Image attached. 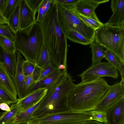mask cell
<instances>
[{
	"mask_svg": "<svg viewBox=\"0 0 124 124\" xmlns=\"http://www.w3.org/2000/svg\"><path fill=\"white\" fill-rule=\"evenodd\" d=\"M39 23L44 44L49 54L52 64L58 69L67 71V38L58 20L56 3L54 1Z\"/></svg>",
	"mask_w": 124,
	"mask_h": 124,
	"instance_id": "cell-1",
	"label": "cell"
},
{
	"mask_svg": "<svg viewBox=\"0 0 124 124\" xmlns=\"http://www.w3.org/2000/svg\"><path fill=\"white\" fill-rule=\"evenodd\" d=\"M110 86L102 78L91 81L81 82L75 84L69 97L70 109L78 112L95 110Z\"/></svg>",
	"mask_w": 124,
	"mask_h": 124,
	"instance_id": "cell-2",
	"label": "cell"
},
{
	"mask_svg": "<svg viewBox=\"0 0 124 124\" xmlns=\"http://www.w3.org/2000/svg\"><path fill=\"white\" fill-rule=\"evenodd\" d=\"M75 81L69 73H66L58 83L48 90L32 113V118H39L48 114L70 109L69 97L75 85L74 83Z\"/></svg>",
	"mask_w": 124,
	"mask_h": 124,
	"instance_id": "cell-3",
	"label": "cell"
},
{
	"mask_svg": "<svg viewBox=\"0 0 124 124\" xmlns=\"http://www.w3.org/2000/svg\"><path fill=\"white\" fill-rule=\"evenodd\" d=\"M16 51L20 52L26 60L36 63L44 45L42 29L36 23L26 29L18 30L14 34Z\"/></svg>",
	"mask_w": 124,
	"mask_h": 124,
	"instance_id": "cell-4",
	"label": "cell"
},
{
	"mask_svg": "<svg viewBox=\"0 0 124 124\" xmlns=\"http://www.w3.org/2000/svg\"><path fill=\"white\" fill-rule=\"evenodd\" d=\"M94 41L113 52L124 64V25L103 24L95 30Z\"/></svg>",
	"mask_w": 124,
	"mask_h": 124,
	"instance_id": "cell-5",
	"label": "cell"
},
{
	"mask_svg": "<svg viewBox=\"0 0 124 124\" xmlns=\"http://www.w3.org/2000/svg\"><path fill=\"white\" fill-rule=\"evenodd\" d=\"M57 4L58 20L65 34L70 31H74L83 35L91 43L94 41L95 30L86 25L72 9Z\"/></svg>",
	"mask_w": 124,
	"mask_h": 124,
	"instance_id": "cell-6",
	"label": "cell"
},
{
	"mask_svg": "<svg viewBox=\"0 0 124 124\" xmlns=\"http://www.w3.org/2000/svg\"><path fill=\"white\" fill-rule=\"evenodd\" d=\"M95 120L91 111L81 112L70 109L48 114L39 118H31L28 124H72Z\"/></svg>",
	"mask_w": 124,
	"mask_h": 124,
	"instance_id": "cell-7",
	"label": "cell"
},
{
	"mask_svg": "<svg viewBox=\"0 0 124 124\" xmlns=\"http://www.w3.org/2000/svg\"><path fill=\"white\" fill-rule=\"evenodd\" d=\"M78 76L81 82L93 81L102 77H110L117 79L119 76L117 70L107 62H100L93 65Z\"/></svg>",
	"mask_w": 124,
	"mask_h": 124,
	"instance_id": "cell-8",
	"label": "cell"
},
{
	"mask_svg": "<svg viewBox=\"0 0 124 124\" xmlns=\"http://www.w3.org/2000/svg\"><path fill=\"white\" fill-rule=\"evenodd\" d=\"M105 112L106 124H124V95L111 104Z\"/></svg>",
	"mask_w": 124,
	"mask_h": 124,
	"instance_id": "cell-9",
	"label": "cell"
},
{
	"mask_svg": "<svg viewBox=\"0 0 124 124\" xmlns=\"http://www.w3.org/2000/svg\"><path fill=\"white\" fill-rule=\"evenodd\" d=\"M124 95V82L122 81L110 85L108 90L96 110L104 112L111 104Z\"/></svg>",
	"mask_w": 124,
	"mask_h": 124,
	"instance_id": "cell-10",
	"label": "cell"
},
{
	"mask_svg": "<svg viewBox=\"0 0 124 124\" xmlns=\"http://www.w3.org/2000/svg\"><path fill=\"white\" fill-rule=\"evenodd\" d=\"M17 63L13 81L15 85L18 99H21L27 94L24 83L23 64L24 60L21 53L16 51Z\"/></svg>",
	"mask_w": 124,
	"mask_h": 124,
	"instance_id": "cell-11",
	"label": "cell"
},
{
	"mask_svg": "<svg viewBox=\"0 0 124 124\" xmlns=\"http://www.w3.org/2000/svg\"><path fill=\"white\" fill-rule=\"evenodd\" d=\"M67 71L58 69L54 73L36 82H34L28 90L27 94L41 88L50 89L61 80Z\"/></svg>",
	"mask_w": 124,
	"mask_h": 124,
	"instance_id": "cell-12",
	"label": "cell"
},
{
	"mask_svg": "<svg viewBox=\"0 0 124 124\" xmlns=\"http://www.w3.org/2000/svg\"><path fill=\"white\" fill-rule=\"evenodd\" d=\"M35 14L28 5L26 0H20L18 30L27 28L36 23Z\"/></svg>",
	"mask_w": 124,
	"mask_h": 124,
	"instance_id": "cell-13",
	"label": "cell"
},
{
	"mask_svg": "<svg viewBox=\"0 0 124 124\" xmlns=\"http://www.w3.org/2000/svg\"><path fill=\"white\" fill-rule=\"evenodd\" d=\"M47 91L48 90L46 88L39 89L27 94L21 99H18L16 103L22 112L42 100Z\"/></svg>",
	"mask_w": 124,
	"mask_h": 124,
	"instance_id": "cell-14",
	"label": "cell"
},
{
	"mask_svg": "<svg viewBox=\"0 0 124 124\" xmlns=\"http://www.w3.org/2000/svg\"><path fill=\"white\" fill-rule=\"evenodd\" d=\"M100 4L94 0H79L71 8L83 16L100 21L95 12V9Z\"/></svg>",
	"mask_w": 124,
	"mask_h": 124,
	"instance_id": "cell-15",
	"label": "cell"
},
{
	"mask_svg": "<svg viewBox=\"0 0 124 124\" xmlns=\"http://www.w3.org/2000/svg\"><path fill=\"white\" fill-rule=\"evenodd\" d=\"M110 7L113 14L106 23L113 26L124 25V0H112Z\"/></svg>",
	"mask_w": 124,
	"mask_h": 124,
	"instance_id": "cell-16",
	"label": "cell"
},
{
	"mask_svg": "<svg viewBox=\"0 0 124 124\" xmlns=\"http://www.w3.org/2000/svg\"><path fill=\"white\" fill-rule=\"evenodd\" d=\"M0 62L13 80L17 63L16 51L13 54L8 53L0 45Z\"/></svg>",
	"mask_w": 124,
	"mask_h": 124,
	"instance_id": "cell-17",
	"label": "cell"
},
{
	"mask_svg": "<svg viewBox=\"0 0 124 124\" xmlns=\"http://www.w3.org/2000/svg\"><path fill=\"white\" fill-rule=\"evenodd\" d=\"M0 88L17 99L16 90L14 81L0 62Z\"/></svg>",
	"mask_w": 124,
	"mask_h": 124,
	"instance_id": "cell-18",
	"label": "cell"
},
{
	"mask_svg": "<svg viewBox=\"0 0 124 124\" xmlns=\"http://www.w3.org/2000/svg\"><path fill=\"white\" fill-rule=\"evenodd\" d=\"M10 110L5 111L0 117V124H10L13 123L15 118L22 112L16 103L13 104L10 107Z\"/></svg>",
	"mask_w": 124,
	"mask_h": 124,
	"instance_id": "cell-19",
	"label": "cell"
},
{
	"mask_svg": "<svg viewBox=\"0 0 124 124\" xmlns=\"http://www.w3.org/2000/svg\"><path fill=\"white\" fill-rule=\"evenodd\" d=\"M20 0L7 18L8 25L14 34L18 31L19 27Z\"/></svg>",
	"mask_w": 124,
	"mask_h": 124,
	"instance_id": "cell-20",
	"label": "cell"
},
{
	"mask_svg": "<svg viewBox=\"0 0 124 124\" xmlns=\"http://www.w3.org/2000/svg\"><path fill=\"white\" fill-rule=\"evenodd\" d=\"M92 54V65L101 62L104 58L105 51L103 47L94 40L89 44Z\"/></svg>",
	"mask_w": 124,
	"mask_h": 124,
	"instance_id": "cell-21",
	"label": "cell"
},
{
	"mask_svg": "<svg viewBox=\"0 0 124 124\" xmlns=\"http://www.w3.org/2000/svg\"><path fill=\"white\" fill-rule=\"evenodd\" d=\"M36 63L42 69L47 65L52 64L49 54L44 44L39 53Z\"/></svg>",
	"mask_w": 124,
	"mask_h": 124,
	"instance_id": "cell-22",
	"label": "cell"
},
{
	"mask_svg": "<svg viewBox=\"0 0 124 124\" xmlns=\"http://www.w3.org/2000/svg\"><path fill=\"white\" fill-rule=\"evenodd\" d=\"M41 100L22 112L15 118L13 122H28L31 119L32 113L38 107Z\"/></svg>",
	"mask_w": 124,
	"mask_h": 124,
	"instance_id": "cell-23",
	"label": "cell"
},
{
	"mask_svg": "<svg viewBox=\"0 0 124 124\" xmlns=\"http://www.w3.org/2000/svg\"><path fill=\"white\" fill-rule=\"evenodd\" d=\"M67 39L71 41L83 45H89L91 43L83 35L76 31H70L65 34Z\"/></svg>",
	"mask_w": 124,
	"mask_h": 124,
	"instance_id": "cell-24",
	"label": "cell"
},
{
	"mask_svg": "<svg viewBox=\"0 0 124 124\" xmlns=\"http://www.w3.org/2000/svg\"><path fill=\"white\" fill-rule=\"evenodd\" d=\"M104 58L108 61V62L111 66L118 70L122 64L118 57L108 49L105 50Z\"/></svg>",
	"mask_w": 124,
	"mask_h": 124,
	"instance_id": "cell-25",
	"label": "cell"
},
{
	"mask_svg": "<svg viewBox=\"0 0 124 124\" xmlns=\"http://www.w3.org/2000/svg\"><path fill=\"white\" fill-rule=\"evenodd\" d=\"M0 45L4 50L8 53L13 54L16 52L14 41L0 35Z\"/></svg>",
	"mask_w": 124,
	"mask_h": 124,
	"instance_id": "cell-26",
	"label": "cell"
},
{
	"mask_svg": "<svg viewBox=\"0 0 124 124\" xmlns=\"http://www.w3.org/2000/svg\"><path fill=\"white\" fill-rule=\"evenodd\" d=\"M72 9L86 25L95 30L99 28L103 24L100 21H97L90 18L83 16Z\"/></svg>",
	"mask_w": 124,
	"mask_h": 124,
	"instance_id": "cell-27",
	"label": "cell"
},
{
	"mask_svg": "<svg viewBox=\"0 0 124 124\" xmlns=\"http://www.w3.org/2000/svg\"><path fill=\"white\" fill-rule=\"evenodd\" d=\"M20 0H7L5 7L2 12L4 16L7 18Z\"/></svg>",
	"mask_w": 124,
	"mask_h": 124,
	"instance_id": "cell-28",
	"label": "cell"
},
{
	"mask_svg": "<svg viewBox=\"0 0 124 124\" xmlns=\"http://www.w3.org/2000/svg\"><path fill=\"white\" fill-rule=\"evenodd\" d=\"M37 66L36 63L24 60L23 64V70L24 76L32 75Z\"/></svg>",
	"mask_w": 124,
	"mask_h": 124,
	"instance_id": "cell-29",
	"label": "cell"
},
{
	"mask_svg": "<svg viewBox=\"0 0 124 124\" xmlns=\"http://www.w3.org/2000/svg\"><path fill=\"white\" fill-rule=\"evenodd\" d=\"M58 69L57 67L52 64L46 66L42 69L39 78L35 82L38 81L52 74Z\"/></svg>",
	"mask_w": 124,
	"mask_h": 124,
	"instance_id": "cell-30",
	"label": "cell"
},
{
	"mask_svg": "<svg viewBox=\"0 0 124 124\" xmlns=\"http://www.w3.org/2000/svg\"><path fill=\"white\" fill-rule=\"evenodd\" d=\"M0 98L4 102L8 105L16 103L18 99L16 98L0 88Z\"/></svg>",
	"mask_w": 124,
	"mask_h": 124,
	"instance_id": "cell-31",
	"label": "cell"
},
{
	"mask_svg": "<svg viewBox=\"0 0 124 124\" xmlns=\"http://www.w3.org/2000/svg\"><path fill=\"white\" fill-rule=\"evenodd\" d=\"M0 35L14 41V34L11 31L8 25H0Z\"/></svg>",
	"mask_w": 124,
	"mask_h": 124,
	"instance_id": "cell-32",
	"label": "cell"
},
{
	"mask_svg": "<svg viewBox=\"0 0 124 124\" xmlns=\"http://www.w3.org/2000/svg\"><path fill=\"white\" fill-rule=\"evenodd\" d=\"M91 111L95 120L101 123H106L107 122L105 111L96 110Z\"/></svg>",
	"mask_w": 124,
	"mask_h": 124,
	"instance_id": "cell-33",
	"label": "cell"
},
{
	"mask_svg": "<svg viewBox=\"0 0 124 124\" xmlns=\"http://www.w3.org/2000/svg\"><path fill=\"white\" fill-rule=\"evenodd\" d=\"M44 0H26L28 5L36 14L39 10Z\"/></svg>",
	"mask_w": 124,
	"mask_h": 124,
	"instance_id": "cell-34",
	"label": "cell"
},
{
	"mask_svg": "<svg viewBox=\"0 0 124 124\" xmlns=\"http://www.w3.org/2000/svg\"><path fill=\"white\" fill-rule=\"evenodd\" d=\"M79 0H54V2L64 6L73 8Z\"/></svg>",
	"mask_w": 124,
	"mask_h": 124,
	"instance_id": "cell-35",
	"label": "cell"
},
{
	"mask_svg": "<svg viewBox=\"0 0 124 124\" xmlns=\"http://www.w3.org/2000/svg\"><path fill=\"white\" fill-rule=\"evenodd\" d=\"M48 0H44L42 3L38 12V14L36 20V23H39L41 21L44 17V7Z\"/></svg>",
	"mask_w": 124,
	"mask_h": 124,
	"instance_id": "cell-36",
	"label": "cell"
},
{
	"mask_svg": "<svg viewBox=\"0 0 124 124\" xmlns=\"http://www.w3.org/2000/svg\"><path fill=\"white\" fill-rule=\"evenodd\" d=\"M35 82L32 75L24 76V85L27 93L28 90Z\"/></svg>",
	"mask_w": 124,
	"mask_h": 124,
	"instance_id": "cell-37",
	"label": "cell"
},
{
	"mask_svg": "<svg viewBox=\"0 0 124 124\" xmlns=\"http://www.w3.org/2000/svg\"><path fill=\"white\" fill-rule=\"evenodd\" d=\"M42 69L37 65L35 70L32 75L35 82L39 78Z\"/></svg>",
	"mask_w": 124,
	"mask_h": 124,
	"instance_id": "cell-38",
	"label": "cell"
},
{
	"mask_svg": "<svg viewBox=\"0 0 124 124\" xmlns=\"http://www.w3.org/2000/svg\"><path fill=\"white\" fill-rule=\"evenodd\" d=\"M54 1V0H48L44 7V16L46 15Z\"/></svg>",
	"mask_w": 124,
	"mask_h": 124,
	"instance_id": "cell-39",
	"label": "cell"
},
{
	"mask_svg": "<svg viewBox=\"0 0 124 124\" xmlns=\"http://www.w3.org/2000/svg\"><path fill=\"white\" fill-rule=\"evenodd\" d=\"M0 108L6 111H9L10 110V107L5 102L0 103Z\"/></svg>",
	"mask_w": 124,
	"mask_h": 124,
	"instance_id": "cell-40",
	"label": "cell"
},
{
	"mask_svg": "<svg viewBox=\"0 0 124 124\" xmlns=\"http://www.w3.org/2000/svg\"><path fill=\"white\" fill-rule=\"evenodd\" d=\"M5 24H8L7 19L0 12V25Z\"/></svg>",
	"mask_w": 124,
	"mask_h": 124,
	"instance_id": "cell-41",
	"label": "cell"
},
{
	"mask_svg": "<svg viewBox=\"0 0 124 124\" xmlns=\"http://www.w3.org/2000/svg\"><path fill=\"white\" fill-rule=\"evenodd\" d=\"M120 73L121 81L124 82V64H121L118 70Z\"/></svg>",
	"mask_w": 124,
	"mask_h": 124,
	"instance_id": "cell-42",
	"label": "cell"
},
{
	"mask_svg": "<svg viewBox=\"0 0 124 124\" xmlns=\"http://www.w3.org/2000/svg\"><path fill=\"white\" fill-rule=\"evenodd\" d=\"M7 0H0V12L2 13L5 6Z\"/></svg>",
	"mask_w": 124,
	"mask_h": 124,
	"instance_id": "cell-43",
	"label": "cell"
},
{
	"mask_svg": "<svg viewBox=\"0 0 124 124\" xmlns=\"http://www.w3.org/2000/svg\"><path fill=\"white\" fill-rule=\"evenodd\" d=\"M95 1L100 4L101 3H104L108 1L109 0H94Z\"/></svg>",
	"mask_w": 124,
	"mask_h": 124,
	"instance_id": "cell-44",
	"label": "cell"
},
{
	"mask_svg": "<svg viewBox=\"0 0 124 124\" xmlns=\"http://www.w3.org/2000/svg\"><path fill=\"white\" fill-rule=\"evenodd\" d=\"M28 122H22L18 123L13 122L10 124H28Z\"/></svg>",
	"mask_w": 124,
	"mask_h": 124,
	"instance_id": "cell-45",
	"label": "cell"
},
{
	"mask_svg": "<svg viewBox=\"0 0 124 124\" xmlns=\"http://www.w3.org/2000/svg\"><path fill=\"white\" fill-rule=\"evenodd\" d=\"M4 102L0 98V103H2Z\"/></svg>",
	"mask_w": 124,
	"mask_h": 124,
	"instance_id": "cell-46",
	"label": "cell"
}]
</instances>
